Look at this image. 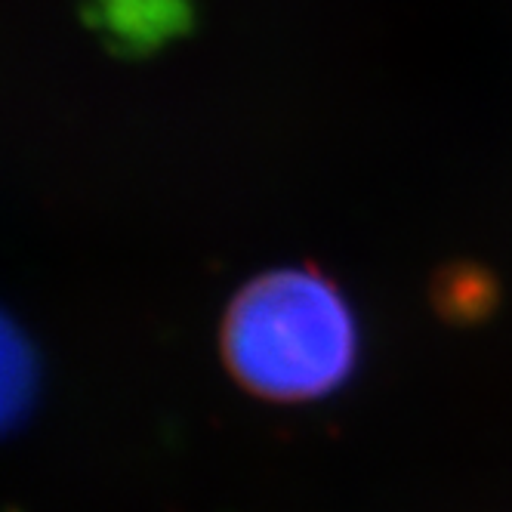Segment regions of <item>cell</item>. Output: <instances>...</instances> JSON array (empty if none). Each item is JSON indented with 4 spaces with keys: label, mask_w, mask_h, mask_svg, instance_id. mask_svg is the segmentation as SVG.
<instances>
[{
    "label": "cell",
    "mask_w": 512,
    "mask_h": 512,
    "mask_svg": "<svg viewBox=\"0 0 512 512\" xmlns=\"http://www.w3.org/2000/svg\"><path fill=\"white\" fill-rule=\"evenodd\" d=\"M219 346L232 380L250 395L300 405L349 380L358 321L334 278L315 266H284L256 275L232 297Z\"/></svg>",
    "instance_id": "obj_1"
},
{
    "label": "cell",
    "mask_w": 512,
    "mask_h": 512,
    "mask_svg": "<svg viewBox=\"0 0 512 512\" xmlns=\"http://www.w3.org/2000/svg\"><path fill=\"white\" fill-rule=\"evenodd\" d=\"M99 7L121 38L142 44L167 38L189 16V0H99Z\"/></svg>",
    "instance_id": "obj_2"
},
{
    "label": "cell",
    "mask_w": 512,
    "mask_h": 512,
    "mask_svg": "<svg viewBox=\"0 0 512 512\" xmlns=\"http://www.w3.org/2000/svg\"><path fill=\"white\" fill-rule=\"evenodd\" d=\"M435 306L451 321H479L497 303V284L479 266H448V272L432 287Z\"/></svg>",
    "instance_id": "obj_3"
},
{
    "label": "cell",
    "mask_w": 512,
    "mask_h": 512,
    "mask_svg": "<svg viewBox=\"0 0 512 512\" xmlns=\"http://www.w3.org/2000/svg\"><path fill=\"white\" fill-rule=\"evenodd\" d=\"M34 386V361L16 327L0 315V429L16 423L28 408Z\"/></svg>",
    "instance_id": "obj_4"
}]
</instances>
